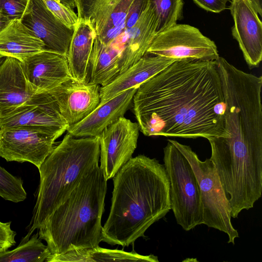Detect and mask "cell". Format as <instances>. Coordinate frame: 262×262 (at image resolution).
I'll use <instances>...</instances> for the list:
<instances>
[{"mask_svg":"<svg viewBox=\"0 0 262 262\" xmlns=\"http://www.w3.org/2000/svg\"><path fill=\"white\" fill-rule=\"evenodd\" d=\"M132 102L139 129L146 136L209 140L226 136L216 60H176L142 83Z\"/></svg>","mask_w":262,"mask_h":262,"instance_id":"obj_1","label":"cell"},{"mask_svg":"<svg viewBox=\"0 0 262 262\" xmlns=\"http://www.w3.org/2000/svg\"><path fill=\"white\" fill-rule=\"evenodd\" d=\"M113 179L102 241L128 247L171 210L169 181L164 165L143 155L132 158Z\"/></svg>","mask_w":262,"mask_h":262,"instance_id":"obj_2","label":"cell"},{"mask_svg":"<svg viewBox=\"0 0 262 262\" xmlns=\"http://www.w3.org/2000/svg\"><path fill=\"white\" fill-rule=\"evenodd\" d=\"M106 190L107 180L98 165L38 229L51 254L99 246Z\"/></svg>","mask_w":262,"mask_h":262,"instance_id":"obj_3","label":"cell"},{"mask_svg":"<svg viewBox=\"0 0 262 262\" xmlns=\"http://www.w3.org/2000/svg\"><path fill=\"white\" fill-rule=\"evenodd\" d=\"M99 136L76 138L67 133L38 168L40 182L26 241L69 197L81 179L99 165Z\"/></svg>","mask_w":262,"mask_h":262,"instance_id":"obj_4","label":"cell"},{"mask_svg":"<svg viewBox=\"0 0 262 262\" xmlns=\"http://www.w3.org/2000/svg\"><path fill=\"white\" fill-rule=\"evenodd\" d=\"M163 151L171 209L177 223L188 231L203 224L199 184L189 162L171 140H168Z\"/></svg>","mask_w":262,"mask_h":262,"instance_id":"obj_5","label":"cell"},{"mask_svg":"<svg viewBox=\"0 0 262 262\" xmlns=\"http://www.w3.org/2000/svg\"><path fill=\"white\" fill-rule=\"evenodd\" d=\"M185 157L196 178L201 192L203 224L227 234L228 243L239 237L231 223V208L211 160H201L188 145L171 140Z\"/></svg>","mask_w":262,"mask_h":262,"instance_id":"obj_6","label":"cell"},{"mask_svg":"<svg viewBox=\"0 0 262 262\" xmlns=\"http://www.w3.org/2000/svg\"><path fill=\"white\" fill-rule=\"evenodd\" d=\"M145 55L174 60H216L220 57L213 41L200 30L186 24H177L158 33Z\"/></svg>","mask_w":262,"mask_h":262,"instance_id":"obj_7","label":"cell"},{"mask_svg":"<svg viewBox=\"0 0 262 262\" xmlns=\"http://www.w3.org/2000/svg\"><path fill=\"white\" fill-rule=\"evenodd\" d=\"M64 132L38 127L0 129V157L7 161L28 162L38 169Z\"/></svg>","mask_w":262,"mask_h":262,"instance_id":"obj_8","label":"cell"},{"mask_svg":"<svg viewBox=\"0 0 262 262\" xmlns=\"http://www.w3.org/2000/svg\"><path fill=\"white\" fill-rule=\"evenodd\" d=\"M139 131L137 122L122 117L99 136L100 166L107 181L132 158L137 146Z\"/></svg>","mask_w":262,"mask_h":262,"instance_id":"obj_9","label":"cell"},{"mask_svg":"<svg viewBox=\"0 0 262 262\" xmlns=\"http://www.w3.org/2000/svg\"><path fill=\"white\" fill-rule=\"evenodd\" d=\"M134 0H76L79 20L88 22L96 37L110 45L125 32V20Z\"/></svg>","mask_w":262,"mask_h":262,"instance_id":"obj_10","label":"cell"},{"mask_svg":"<svg viewBox=\"0 0 262 262\" xmlns=\"http://www.w3.org/2000/svg\"><path fill=\"white\" fill-rule=\"evenodd\" d=\"M53 98L49 93H37L28 81L21 61L6 57L0 64V118L16 108L40 104Z\"/></svg>","mask_w":262,"mask_h":262,"instance_id":"obj_11","label":"cell"},{"mask_svg":"<svg viewBox=\"0 0 262 262\" xmlns=\"http://www.w3.org/2000/svg\"><path fill=\"white\" fill-rule=\"evenodd\" d=\"M20 21L43 42L46 50L67 56L74 29L55 16L42 0H29Z\"/></svg>","mask_w":262,"mask_h":262,"instance_id":"obj_12","label":"cell"},{"mask_svg":"<svg viewBox=\"0 0 262 262\" xmlns=\"http://www.w3.org/2000/svg\"><path fill=\"white\" fill-rule=\"evenodd\" d=\"M234 25L232 34L251 68L262 59V23L251 0H230Z\"/></svg>","mask_w":262,"mask_h":262,"instance_id":"obj_13","label":"cell"},{"mask_svg":"<svg viewBox=\"0 0 262 262\" xmlns=\"http://www.w3.org/2000/svg\"><path fill=\"white\" fill-rule=\"evenodd\" d=\"M100 86L72 78L50 91L69 126L80 121L100 102Z\"/></svg>","mask_w":262,"mask_h":262,"instance_id":"obj_14","label":"cell"},{"mask_svg":"<svg viewBox=\"0 0 262 262\" xmlns=\"http://www.w3.org/2000/svg\"><path fill=\"white\" fill-rule=\"evenodd\" d=\"M26 77L37 93H49L62 83L74 78L67 57L43 50L20 61Z\"/></svg>","mask_w":262,"mask_h":262,"instance_id":"obj_15","label":"cell"},{"mask_svg":"<svg viewBox=\"0 0 262 262\" xmlns=\"http://www.w3.org/2000/svg\"><path fill=\"white\" fill-rule=\"evenodd\" d=\"M137 90L128 89L99 104L80 121L69 126L67 131L76 138L99 136L105 128L124 117Z\"/></svg>","mask_w":262,"mask_h":262,"instance_id":"obj_16","label":"cell"},{"mask_svg":"<svg viewBox=\"0 0 262 262\" xmlns=\"http://www.w3.org/2000/svg\"><path fill=\"white\" fill-rule=\"evenodd\" d=\"M174 61L160 56L145 55L108 84L100 86L99 104L126 90L138 88L142 83L161 72Z\"/></svg>","mask_w":262,"mask_h":262,"instance_id":"obj_17","label":"cell"},{"mask_svg":"<svg viewBox=\"0 0 262 262\" xmlns=\"http://www.w3.org/2000/svg\"><path fill=\"white\" fill-rule=\"evenodd\" d=\"M21 126L43 127L65 132L69 126L61 115L53 98L43 103L22 106L0 118V129Z\"/></svg>","mask_w":262,"mask_h":262,"instance_id":"obj_18","label":"cell"},{"mask_svg":"<svg viewBox=\"0 0 262 262\" xmlns=\"http://www.w3.org/2000/svg\"><path fill=\"white\" fill-rule=\"evenodd\" d=\"M156 18L149 6L135 24L126 31V38L121 53L120 73L144 56L157 35Z\"/></svg>","mask_w":262,"mask_h":262,"instance_id":"obj_19","label":"cell"},{"mask_svg":"<svg viewBox=\"0 0 262 262\" xmlns=\"http://www.w3.org/2000/svg\"><path fill=\"white\" fill-rule=\"evenodd\" d=\"M46 50L43 42L20 20H14L0 32V57L20 61Z\"/></svg>","mask_w":262,"mask_h":262,"instance_id":"obj_20","label":"cell"},{"mask_svg":"<svg viewBox=\"0 0 262 262\" xmlns=\"http://www.w3.org/2000/svg\"><path fill=\"white\" fill-rule=\"evenodd\" d=\"M121 51V48L116 42L105 45L96 36L86 82L104 86L112 81L120 73Z\"/></svg>","mask_w":262,"mask_h":262,"instance_id":"obj_21","label":"cell"},{"mask_svg":"<svg viewBox=\"0 0 262 262\" xmlns=\"http://www.w3.org/2000/svg\"><path fill=\"white\" fill-rule=\"evenodd\" d=\"M96 33L87 21L79 20L75 27L67 56L73 77L87 81L89 64Z\"/></svg>","mask_w":262,"mask_h":262,"instance_id":"obj_22","label":"cell"},{"mask_svg":"<svg viewBox=\"0 0 262 262\" xmlns=\"http://www.w3.org/2000/svg\"><path fill=\"white\" fill-rule=\"evenodd\" d=\"M147 261L158 262L153 254L143 255L135 251L108 249L99 246L73 250L61 254H51L46 262Z\"/></svg>","mask_w":262,"mask_h":262,"instance_id":"obj_23","label":"cell"},{"mask_svg":"<svg viewBox=\"0 0 262 262\" xmlns=\"http://www.w3.org/2000/svg\"><path fill=\"white\" fill-rule=\"evenodd\" d=\"M51 253L39 237L38 233L33 234L26 241L12 250L0 252V262H43Z\"/></svg>","mask_w":262,"mask_h":262,"instance_id":"obj_24","label":"cell"},{"mask_svg":"<svg viewBox=\"0 0 262 262\" xmlns=\"http://www.w3.org/2000/svg\"><path fill=\"white\" fill-rule=\"evenodd\" d=\"M156 18L157 34L176 25L182 18L183 0H149Z\"/></svg>","mask_w":262,"mask_h":262,"instance_id":"obj_25","label":"cell"},{"mask_svg":"<svg viewBox=\"0 0 262 262\" xmlns=\"http://www.w3.org/2000/svg\"><path fill=\"white\" fill-rule=\"evenodd\" d=\"M23 184L20 178L12 175L0 166V196L14 203L24 201L27 193Z\"/></svg>","mask_w":262,"mask_h":262,"instance_id":"obj_26","label":"cell"},{"mask_svg":"<svg viewBox=\"0 0 262 262\" xmlns=\"http://www.w3.org/2000/svg\"><path fill=\"white\" fill-rule=\"evenodd\" d=\"M49 10L67 27L75 29L79 21L78 15L71 9L56 0H42Z\"/></svg>","mask_w":262,"mask_h":262,"instance_id":"obj_27","label":"cell"},{"mask_svg":"<svg viewBox=\"0 0 262 262\" xmlns=\"http://www.w3.org/2000/svg\"><path fill=\"white\" fill-rule=\"evenodd\" d=\"M29 0H0V11L10 21L20 20Z\"/></svg>","mask_w":262,"mask_h":262,"instance_id":"obj_28","label":"cell"},{"mask_svg":"<svg viewBox=\"0 0 262 262\" xmlns=\"http://www.w3.org/2000/svg\"><path fill=\"white\" fill-rule=\"evenodd\" d=\"M149 0H134L128 11L124 24L125 31L131 28L148 7Z\"/></svg>","mask_w":262,"mask_h":262,"instance_id":"obj_29","label":"cell"},{"mask_svg":"<svg viewBox=\"0 0 262 262\" xmlns=\"http://www.w3.org/2000/svg\"><path fill=\"white\" fill-rule=\"evenodd\" d=\"M11 223L0 221V252L7 250L16 243V233L11 228Z\"/></svg>","mask_w":262,"mask_h":262,"instance_id":"obj_30","label":"cell"},{"mask_svg":"<svg viewBox=\"0 0 262 262\" xmlns=\"http://www.w3.org/2000/svg\"><path fill=\"white\" fill-rule=\"evenodd\" d=\"M202 9L213 13H220L226 9V4L230 0H193Z\"/></svg>","mask_w":262,"mask_h":262,"instance_id":"obj_31","label":"cell"},{"mask_svg":"<svg viewBox=\"0 0 262 262\" xmlns=\"http://www.w3.org/2000/svg\"><path fill=\"white\" fill-rule=\"evenodd\" d=\"M11 21L0 11V32L6 27Z\"/></svg>","mask_w":262,"mask_h":262,"instance_id":"obj_32","label":"cell"},{"mask_svg":"<svg viewBox=\"0 0 262 262\" xmlns=\"http://www.w3.org/2000/svg\"><path fill=\"white\" fill-rule=\"evenodd\" d=\"M260 16H262V0H251Z\"/></svg>","mask_w":262,"mask_h":262,"instance_id":"obj_33","label":"cell"},{"mask_svg":"<svg viewBox=\"0 0 262 262\" xmlns=\"http://www.w3.org/2000/svg\"><path fill=\"white\" fill-rule=\"evenodd\" d=\"M59 3H61L63 5L71 8L73 9L76 7V0H56Z\"/></svg>","mask_w":262,"mask_h":262,"instance_id":"obj_34","label":"cell"}]
</instances>
